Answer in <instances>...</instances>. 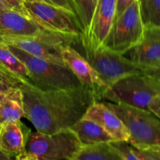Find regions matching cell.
Here are the masks:
<instances>
[{"label":"cell","instance_id":"1","mask_svg":"<svg viewBox=\"0 0 160 160\" xmlns=\"http://www.w3.org/2000/svg\"><path fill=\"white\" fill-rule=\"evenodd\" d=\"M23 95L24 117L36 131L51 134L68 129L84 117L95 100L82 86L57 90H42L29 82L20 87Z\"/></svg>","mask_w":160,"mask_h":160},{"label":"cell","instance_id":"2","mask_svg":"<svg viewBox=\"0 0 160 160\" xmlns=\"http://www.w3.org/2000/svg\"><path fill=\"white\" fill-rule=\"evenodd\" d=\"M122 120L130 135L129 143L145 149H160V119L149 110L104 101Z\"/></svg>","mask_w":160,"mask_h":160},{"label":"cell","instance_id":"3","mask_svg":"<svg viewBox=\"0 0 160 160\" xmlns=\"http://www.w3.org/2000/svg\"><path fill=\"white\" fill-rule=\"evenodd\" d=\"M160 94V81L149 73L129 75L108 88L104 99L148 110L152 98Z\"/></svg>","mask_w":160,"mask_h":160},{"label":"cell","instance_id":"4","mask_svg":"<svg viewBox=\"0 0 160 160\" xmlns=\"http://www.w3.org/2000/svg\"><path fill=\"white\" fill-rule=\"evenodd\" d=\"M11 51L27 67L30 83L42 90H57L81 87V83L67 66L59 65L28 54L15 47Z\"/></svg>","mask_w":160,"mask_h":160},{"label":"cell","instance_id":"5","mask_svg":"<svg viewBox=\"0 0 160 160\" xmlns=\"http://www.w3.org/2000/svg\"><path fill=\"white\" fill-rule=\"evenodd\" d=\"M29 17L45 29L80 41L83 37L77 16L44 0H23Z\"/></svg>","mask_w":160,"mask_h":160},{"label":"cell","instance_id":"6","mask_svg":"<svg viewBox=\"0 0 160 160\" xmlns=\"http://www.w3.org/2000/svg\"><path fill=\"white\" fill-rule=\"evenodd\" d=\"M81 147L77 136L68 128L51 134L31 132L26 151L39 160H72Z\"/></svg>","mask_w":160,"mask_h":160},{"label":"cell","instance_id":"7","mask_svg":"<svg viewBox=\"0 0 160 160\" xmlns=\"http://www.w3.org/2000/svg\"><path fill=\"white\" fill-rule=\"evenodd\" d=\"M78 44L82 48V53H80L96 70L108 88L125 77L144 71L121 53L105 46L92 49L81 42Z\"/></svg>","mask_w":160,"mask_h":160},{"label":"cell","instance_id":"8","mask_svg":"<svg viewBox=\"0 0 160 160\" xmlns=\"http://www.w3.org/2000/svg\"><path fill=\"white\" fill-rule=\"evenodd\" d=\"M144 31L140 2L139 0H135L114 20L103 46L123 54L141 42Z\"/></svg>","mask_w":160,"mask_h":160},{"label":"cell","instance_id":"9","mask_svg":"<svg viewBox=\"0 0 160 160\" xmlns=\"http://www.w3.org/2000/svg\"><path fill=\"white\" fill-rule=\"evenodd\" d=\"M0 36L38 38L60 45H74L79 41L51 32L28 16L12 9H0Z\"/></svg>","mask_w":160,"mask_h":160},{"label":"cell","instance_id":"10","mask_svg":"<svg viewBox=\"0 0 160 160\" xmlns=\"http://www.w3.org/2000/svg\"><path fill=\"white\" fill-rule=\"evenodd\" d=\"M61 53L66 66L74 73L81 85L90 91L97 102L102 101L108 86L87 59L71 45H63Z\"/></svg>","mask_w":160,"mask_h":160},{"label":"cell","instance_id":"11","mask_svg":"<svg viewBox=\"0 0 160 160\" xmlns=\"http://www.w3.org/2000/svg\"><path fill=\"white\" fill-rule=\"evenodd\" d=\"M123 55L144 71L157 67L160 63V28H145L141 42Z\"/></svg>","mask_w":160,"mask_h":160},{"label":"cell","instance_id":"12","mask_svg":"<svg viewBox=\"0 0 160 160\" xmlns=\"http://www.w3.org/2000/svg\"><path fill=\"white\" fill-rule=\"evenodd\" d=\"M117 0H98L92 27L86 40L81 44L95 49L103 46L116 17Z\"/></svg>","mask_w":160,"mask_h":160},{"label":"cell","instance_id":"13","mask_svg":"<svg viewBox=\"0 0 160 160\" xmlns=\"http://www.w3.org/2000/svg\"><path fill=\"white\" fill-rule=\"evenodd\" d=\"M0 41L33 56L66 66L61 53V48L63 45L38 38L15 36H0Z\"/></svg>","mask_w":160,"mask_h":160},{"label":"cell","instance_id":"14","mask_svg":"<svg viewBox=\"0 0 160 160\" xmlns=\"http://www.w3.org/2000/svg\"><path fill=\"white\" fill-rule=\"evenodd\" d=\"M83 118L100 125L112 136L114 141L129 142V133L123 122L103 102H95L91 105Z\"/></svg>","mask_w":160,"mask_h":160},{"label":"cell","instance_id":"15","mask_svg":"<svg viewBox=\"0 0 160 160\" xmlns=\"http://www.w3.org/2000/svg\"><path fill=\"white\" fill-rule=\"evenodd\" d=\"M31 129L20 120L1 123L0 152L10 158H15L26 151Z\"/></svg>","mask_w":160,"mask_h":160},{"label":"cell","instance_id":"16","mask_svg":"<svg viewBox=\"0 0 160 160\" xmlns=\"http://www.w3.org/2000/svg\"><path fill=\"white\" fill-rule=\"evenodd\" d=\"M69 129L74 133L81 146L111 142L114 141L112 136L100 125L92 120L83 117Z\"/></svg>","mask_w":160,"mask_h":160},{"label":"cell","instance_id":"17","mask_svg":"<svg viewBox=\"0 0 160 160\" xmlns=\"http://www.w3.org/2000/svg\"><path fill=\"white\" fill-rule=\"evenodd\" d=\"M24 117L23 95L20 88H15L0 95V123L16 122Z\"/></svg>","mask_w":160,"mask_h":160},{"label":"cell","instance_id":"18","mask_svg":"<svg viewBox=\"0 0 160 160\" xmlns=\"http://www.w3.org/2000/svg\"><path fill=\"white\" fill-rule=\"evenodd\" d=\"M72 160H123L110 142L81 146Z\"/></svg>","mask_w":160,"mask_h":160},{"label":"cell","instance_id":"19","mask_svg":"<svg viewBox=\"0 0 160 160\" xmlns=\"http://www.w3.org/2000/svg\"><path fill=\"white\" fill-rule=\"evenodd\" d=\"M0 64L23 81L30 83L29 73L25 64L13 54L9 45L0 41Z\"/></svg>","mask_w":160,"mask_h":160},{"label":"cell","instance_id":"20","mask_svg":"<svg viewBox=\"0 0 160 160\" xmlns=\"http://www.w3.org/2000/svg\"><path fill=\"white\" fill-rule=\"evenodd\" d=\"M98 0H75L77 12L82 31V40H86L88 36L94 13L96 8Z\"/></svg>","mask_w":160,"mask_h":160},{"label":"cell","instance_id":"21","mask_svg":"<svg viewBox=\"0 0 160 160\" xmlns=\"http://www.w3.org/2000/svg\"><path fill=\"white\" fill-rule=\"evenodd\" d=\"M139 2L145 28H160V0H139Z\"/></svg>","mask_w":160,"mask_h":160},{"label":"cell","instance_id":"22","mask_svg":"<svg viewBox=\"0 0 160 160\" xmlns=\"http://www.w3.org/2000/svg\"><path fill=\"white\" fill-rule=\"evenodd\" d=\"M24 81L6 68L0 70V95L15 88H20Z\"/></svg>","mask_w":160,"mask_h":160},{"label":"cell","instance_id":"23","mask_svg":"<svg viewBox=\"0 0 160 160\" xmlns=\"http://www.w3.org/2000/svg\"><path fill=\"white\" fill-rule=\"evenodd\" d=\"M110 144L123 160H140L133 152L131 148V145L128 142L113 141V142H111Z\"/></svg>","mask_w":160,"mask_h":160},{"label":"cell","instance_id":"24","mask_svg":"<svg viewBox=\"0 0 160 160\" xmlns=\"http://www.w3.org/2000/svg\"><path fill=\"white\" fill-rule=\"evenodd\" d=\"M130 145L133 152L140 160H160V153L157 150L139 148L133 146L131 144Z\"/></svg>","mask_w":160,"mask_h":160},{"label":"cell","instance_id":"25","mask_svg":"<svg viewBox=\"0 0 160 160\" xmlns=\"http://www.w3.org/2000/svg\"><path fill=\"white\" fill-rule=\"evenodd\" d=\"M44 1L47 2L53 5V6H58V7L67 9V10L74 13L77 16V17H78V12H77V6L76 3H75V0H44Z\"/></svg>","mask_w":160,"mask_h":160},{"label":"cell","instance_id":"26","mask_svg":"<svg viewBox=\"0 0 160 160\" xmlns=\"http://www.w3.org/2000/svg\"><path fill=\"white\" fill-rule=\"evenodd\" d=\"M135 0H117V9H116L115 20L118 18Z\"/></svg>","mask_w":160,"mask_h":160},{"label":"cell","instance_id":"27","mask_svg":"<svg viewBox=\"0 0 160 160\" xmlns=\"http://www.w3.org/2000/svg\"><path fill=\"white\" fill-rule=\"evenodd\" d=\"M148 110L160 119V94L152 98L148 106Z\"/></svg>","mask_w":160,"mask_h":160},{"label":"cell","instance_id":"28","mask_svg":"<svg viewBox=\"0 0 160 160\" xmlns=\"http://www.w3.org/2000/svg\"><path fill=\"white\" fill-rule=\"evenodd\" d=\"M5 1L13 9L29 17L24 6H23V0H5Z\"/></svg>","mask_w":160,"mask_h":160},{"label":"cell","instance_id":"29","mask_svg":"<svg viewBox=\"0 0 160 160\" xmlns=\"http://www.w3.org/2000/svg\"><path fill=\"white\" fill-rule=\"evenodd\" d=\"M14 160H39L38 157H36L34 155L25 151L23 152L20 153V155L16 156L14 158Z\"/></svg>","mask_w":160,"mask_h":160},{"label":"cell","instance_id":"30","mask_svg":"<svg viewBox=\"0 0 160 160\" xmlns=\"http://www.w3.org/2000/svg\"><path fill=\"white\" fill-rule=\"evenodd\" d=\"M146 73H149L151 74L152 76L155 77L156 78H157L158 80L160 81V63L158 65L157 67H156L155 69H152V70H146Z\"/></svg>","mask_w":160,"mask_h":160},{"label":"cell","instance_id":"31","mask_svg":"<svg viewBox=\"0 0 160 160\" xmlns=\"http://www.w3.org/2000/svg\"><path fill=\"white\" fill-rule=\"evenodd\" d=\"M12 9L5 0H0V9Z\"/></svg>","mask_w":160,"mask_h":160},{"label":"cell","instance_id":"32","mask_svg":"<svg viewBox=\"0 0 160 160\" xmlns=\"http://www.w3.org/2000/svg\"><path fill=\"white\" fill-rule=\"evenodd\" d=\"M0 160H13V159L5 155L2 152H0Z\"/></svg>","mask_w":160,"mask_h":160},{"label":"cell","instance_id":"33","mask_svg":"<svg viewBox=\"0 0 160 160\" xmlns=\"http://www.w3.org/2000/svg\"><path fill=\"white\" fill-rule=\"evenodd\" d=\"M3 68H5V67H3L2 65H1V64H0V70H2Z\"/></svg>","mask_w":160,"mask_h":160},{"label":"cell","instance_id":"34","mask_svg":"<svg viewBox=\"0 0 160 160\" xmlns=\"http://www.w3.org/2000/svg\"><path fill=\"white\" fill-rule=\"evenodd\" d=\"M157 151H158V152H159L160 153V149H159V150H157Z\"/></svg>","mask_w":160,"mask_h":160},{"label":"cell","instance_id":"35","mask_svg":"<svg viewBox=\"0 0 160 160\" xmlns=\"http://www.w3.org/2000/svg\"><path fill=\"white\" fill-rule=\"evenodd\" d=\"M0 130H1V123H0Z\"/></svg>","mask_w":160,"mask_h":160}]
</instances>
